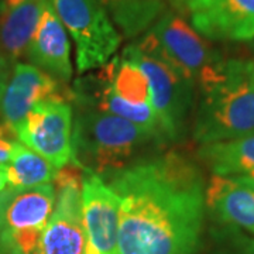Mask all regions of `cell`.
<instances>
[{
  "label": "cell",
  "mask_w": 254,
  "mask_h": 254,
  "mask_svg": "<svg viewBox=\"0 0 254 254\" xmlns=\"http://www.w3.org/2000/svg\"><path fill=\"white\" fill-rule=\"evenodd\" d=\"M99 75L108 82L119 98L131 103H150V85L140 66L126 55L112 58L99 68Z\"/></svg>",
  "instance_id": "17"
},
{
  "label": "cell",
  "mask_w": 254,
  "mask_h": 254,
  "mask_svg": "<svg viewBox=\"0 0 254 254\" xmlns=\"http://www.w3.org/2000/svg\"><path fill=\"white\" fill-rule=\"evenodd\" d=\"M57 202L54 184L0 190V247L16 246L33 254Z\"/></svg>",
  "instance_id": "7"
},
{
  "label": "cell",
  "mask_w": 254,
  "mask_h": 254,
  "mask_svg": "<svg viewBox=\"0 0 254 254\" xmlns=\"http://www.w3.org/2000/svg\"><path fill=\"white\" fill-rule=\"evenodd\" d=\"M209 254H254V237L240 229L218 225L212 230V247Z\"/></svg>",
  "instance_id": "20"
},
{
  "label": "cell",
  "mask_w": 254,
  "mask_h": 254,
  "mask_svg": "<svg viewBox=\"0 0 254 254\" xmlns=\"http://www.w3.org/2000/svg\"><path fill=\"white\" fill-rule=\"evenodd\" d=\"M6 133H9V131L0 126V165L9 164L11 155L14 153V148L17 145V141L9 138Z\"/></svg>",
  "instance_id": "21"
},
{
  "label": "cell",
  "mask_w": 254,
  "mask_h": 254,
  "mask_svg": "<svg viewBox=\"0 0 254 254\" xmlns=\"http://www.w3.org/2000/svg\"><path fill=\"white\" fill-rule=\"evenodd\" d=\"M205 203L218 225L237 227L254 236V177L212 175Z\"/></svg>",
  "instance_id": "13"
},
{
  "label": "cell",
  "mask_w": 254,
  "mask_h": 254,
  "mask_svg": "<svg viewBox=\"0 0 254 254\" xmlns=\"http://www.w3.org/2000/svg\"><path fill=\"white\" fill-rule=\"evenodd\" d=\"M123 55L140 66L150 85V103L155 110L165 138L181 136L193 103L195 86L160 57L140 50L136 44L125 48Z\"/></svg>",
  "instance_id": "6"
},
{
  "label": "cell",
  "mask_w": 254,
  "mask_h": 254,
  "mask_svg": "<svg viewBox=\"0 0 254 254\" xmlns=\"http://www.w3.org/2000/svg\"><path fill=\"white\" fill-rule=\"evenodd\" d=\"M57 202L33 254H86L82 222L81 174L76 167L60 168L54 178Z\"/></svg>",
  "instance_id": "8"
},
{
  "label": "cell",
  "mask_w": 254,
  "mask_h": 254,
  "mask_svg": "<svg viewBox=\"0 0 254 254\" xmlns=\"http://www.w3.org/2000/svg\"><path fill=\"white\" fill-rule=\"evenodd\" d=\"M109 7L113 17L127 36L148 26L163 7L160 0H100Z\"/></svg>",
  "instance_id": "19"
},
{
  "label": "cell",
  "mask_w": 254,
  "mask_h": 254,
  "mask_svg": "<svg viewBox=\"0 0 254 254\" xmlns=\"http://www.w3.org/2000/svg\"><path fill=\"white\" fill-rule=\"evenodd\" d=\"M75 43L79 73L103 66L118 51L122 37L100 0H48Z\"/></svg>",
  "instance_id": "5"
},
{
  "label": "cell",
  "mask_w": 254,
  "mask_h": 254,
  "mask_svg": "<svg viewBox=\"0 0 254 254\" xmlns=\"http://www.w3.org/2000/svg\"><path fill=\"white\" fill-rule=\"evenodd\" d=\"M27 57L34 66L60 83L65 85L71 81L73 69L68 31L48 0L28 46Z\"/></svg>",
  "instance_id": "14"
},
{
  "label": "cell",
  "mask_w": 254,
  "mask_h": 254,
  "mask_svg": "<svg viewBox=\"0 0 254 254\" xmlns=\"http://www.w3.org/2000/svg\"><path fill=\"white\" fill-rule=\"evenodd\" d=\"M180 1H184V0H180Z\"/></svg>",
  "instance_id": "25"
},
{
  "label": "cell",
  "mask_w": 254,
  "mask_h": 254,
  "mask_svg": "<svg viewBox=\"0 0 254 254\" xmlns=\"http://www.w3.org/2000/svg\"><path fill=\"white\" fill-rule=\"evenodd\" d=\"M0 1H1V0H0Z\"/></svg>",
  "instance_id": "27"
},
{
  "label": "cell",
  "mask_w": 254,
  "mask_h": 254,
  "mask_svg": "<svg viewBox=\"0 0 254 254\" xmlns=\"http://www.w3.org/2000/svg\"><path fill=\"white\" fill-rule=\"evenodd\" d=\"M136 46L170 64L199 92L218 81L226 61L175 13L164 14Z\"/></svg>",
  "instance_id": "4"
},
{
  "label": "cell",
  "mask_w": 254,
  "mask_h": 254,
  "mask_svg": "<svg viewBox=\"0 0 254 254\" xmlns=\"http://www.w3.org/2000/svg\"><path fill=\"white\" fill-rule=\"evenodd\" d=\"M198 157L213 175L254 177V134L202 144Z\"/></svg>",
  "instance_id": "16"
},
{
  "label": "cell",
  "mask_w": 254,
  "mask_h": 254,
  "mask_svg": "<svg viewBox=\"0 0 254 254\" xmlns=\"http://www.w3.org/2000/svg\"><path fill=\"white\" fill-rule=\"evenodd\" d=\"M165 140L154 130L112 113L79 106L72 128V158L78 170L99 175L131 164L145 145Z\"/></svg>",
  "instance_id": "3"
},
{
  "label": "cell",
  "mask_w": 254,
  "mask_h": 254,
  "mask_svg": "<svg viewBox=\"0 0 254 254\" xmlns=\"http://www.w3.org/2000/svg\"><path fill=\"white\" fill-rule=\"evenodd\" d=\"M58 96L72 98L71 91H65L63 83L33 64H14L4 93L0 100L3 128L16 134L28 112L40 102Z\"/></svg>",
  "instance_id": "11"
},
{
  "label": "cell",
  "mask_w": 254,
  "mask_h": 254,
  "mask_svg": "<svg viewBox=\"0 0 254 254\" xmlns=\"http://www.w3.org/2000/svg\"><path fill=\"white\" fill-rule=\"evenodd\" d=\"M7 185L14 188H31L54 181L58 168L44 157L17 143L9 164H6Z\"/></svg>",
  "instance_id": "18"
},
{
  "label": "cell",
  "mask_w": 254,
  "mask_h": 254,
  "mask_svg": "<svg viewBox=\"0 0 254 254\" xmlns=\"http://www.w3.org/2000/svg\"><path fill=\"white\" fill-rule=\"evenodd\" d=\"M190 24L215 41L254 40V0H184Z\"/></svg>",
  "instance_id": "12"
},
{
  "label": "cell",
  "mask_w": 254,
  "mask_h": 254,
  "mask_svg": "<svg viewBox=\"0 0 254 254\" xmlns=\"http://www.w3.org/2000/svg\"><path fill=\"white\" fill-rule=\"evenodd\" d=\"M7 187V173L6 165H0V190H3Z\"/></svg>",
  "instance_id": "23"
},
{
  "label": "cell",
  "mask_w": 254,
  "mask_h": 254,
  "mask_svg": "<svg viewBox=\"0 0 254 254\" xmlns=\"http://www.w3.org/2000/svg\"><path fill=\"white\" fill-rule=\"evenodd\" d=\"M1 254H26L24 252H21L16 246H6V247H0Z\"/></svg>",
  "instance_id": "24"
},
{
  "label": "cell",
  "mask_w": 254,
  "mask_h": 254,
  "mask_svg": "<svg viewBox=\"0 0 254 254\" xmlns=\"http://www.w3.org/2000/svg\"><path fill=\"white\" fill-rule=\"evenodd\" d=\"M193 138L202 144L254 134V60H226L215 83L200 91Z\"/></svg>",
  "instance_id": "2"
},
{
  "label": "cell",
  "mask_w": 254,
  "mask_h": 254,
  "mask_svg": "<svg viewBox=\"0 0 254 254\" xmlns=\"http://www.w3.org/2000/svg\"><path fill=\"white\" fill-rule=\"evenodd\" d=\"M47 0L0 1V54L10 64L27 54Z\"/></svg>",
  "instance_id": "15"
},
{
  "label": "cell",
  "mask_w": 254,
  "mask_h": 254,
  "mask_svg": "<svg viewBox=\"0 0 254 254\" xmlns=\"http://www.w3.org/2000/svg\"><path fill=\"white\" fill-rule=\"evenodd\" d=\"M0 254H1V250H0Z\"/></svg>",
  "instance_id": "26"
},
{
  "label": "cell",
  "mask_w": 254,
  "mask_h": 254,
  "mask_svg": "<svg viewBox=\"0 0 254 254\" xmlns=\"http://www.w3.org/2000/svg\"><path fill=\"white\" fill-rule=\"evenodd\" d=\"M82 222L86 254H119L120 198L99 174L82 170Z\"/></svg>",
  "instance_id": "10"
},
{
  "label": "cell",
  "mask_w": 254,
  "mask_h": 254,
  "mask_svg": "<svg viewBox=\"0 0 254 254\" xmlns=\"http://www.w3.org/2000/svg\"><path fill=\"white\" fill-rule=\"evenodd\" d=\"M120 198L119 254H193L205 223V181L180 153L106 174Z\"/></svg>",
  "instance_id": "1"
},
{
  "label": "cell",
  "mask_w": 254,
  "mask_h": 254,
  "mask_svg": "<svg viewBox=\"0 0 254 254\" xmlns=\"http://www.w3.org/2000/svg\"><path fill=\"white\" fill-rule=\"evenodd\" d=\"M10 78V63L0 54V100H1V96L4 93V89H6V85H7V81Z\"/></svg>",
  "instance_id": "22"
},
{
  "label": "cell",
  "mask_w": 254,
  "mask_h": 254,
  "mask_svg": "<svg viewBox=\"0 0 254 254\" xmlns=\"http://www.w3.org/2000/svg\"><path fill=\"white\" fill-rule=\"evenodd\" d=\"M72 115L69 98L58 96L40 102L28 112L16 136L21 144L44 157L55 168H64L72 158Z\"/></svg>",
  "instance_id": "9"
}]
</instances>
